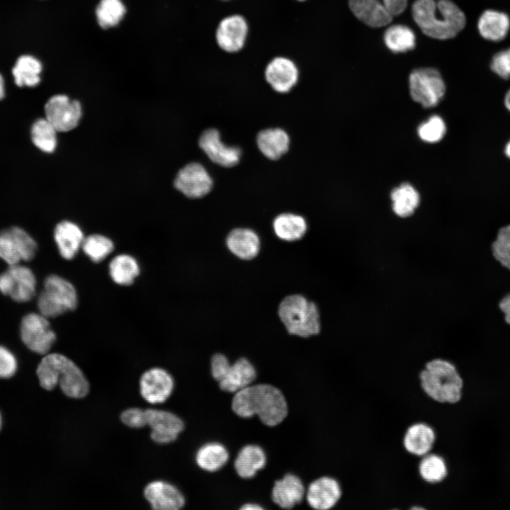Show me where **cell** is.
<instances>
[{"instance_id":"ac0fdd59","label":"cell","mask_w":510,"mask_h":510,"mask_svg":"<svg viewBox=\"0 0 510 510\" xmlns=\"http://www.w3.org/2000/svg\"><path fill=\"white\" fill-rule=\"evenodd\" d=\"M343 494L339 481L333 476L323 475L314 480L306 491L310 507L316 510H329L339 504Z\"/></svg>"},{"instance_id":"7c38bea8","label":"cell","mask_w":510,"mask_h":510,"mask_svg":"<svg viewBox=\"0 0 510 510\" xmlns=\"http://www.w3.org/2000/svg\"><path fill=\"white\" fill-rule=\"evenodd\" d=\"M36 278L27 266L11 265L0 274V292L18 302L30 301L35 294Z\"/></svg>"},{"instance_id":"816d5d0a","label":"cell","mask_w":510,"mask_h":510,"mask_svg":"<svg viewBox=\"0 0 510 510\" xmlns=\"http://www.w3.org/2000/svg\"><path fill=\"white\" fill-rule=\"evenodd\" d=\"M222 1H228V0H222Z\"/></svg>"},{"instance_id":"83f0119b","label":"cell","mask_w":510,"mask_h":510,"mask_svg":"<svg viewBox=\"0 0 510 510\" xmlns=\"http://www.w3.org/2000/svg\"><path fill=\"white\" fill-rule=\"evenodd\" d=\"M272 225L276 237L285 242L298 241L307 230L306 220L300 215L291 212L278 215L273 219Z\"/></svg>"},{"instance_id":"c3c4849f","label":"cell","mask_w":510,"mask_h":510,"mask_svg":"<svg viewBox=\"0 0 510 510\" xmlns=\"http://www.w3.org/2000/svg\"><path fill=\"white\" fill-rule=\"evenodd\" d=\"M504 153L507 158L510 159V139L507 141L504 146Z\"/></svg>"},{"instance_id":"603a6c76","label":"cell","mask_w":510,"mask_h":510,"mask_svg":"<svg viewBox=\"0 0 510 510\" xmlns=\"http://www.w3.org/2000/svg\"><path fill=\"white\" fill-rule=\"evenodd\" d=\"M226 245L233 255L246 261L254 259L261 249L259 235L253 230L246 227L232 230L226 237Z\"/></svg>"},{"instance_id":"4316f807","label":"cell","mask_w":510,"mask_h":510,"mask_svg":"<svg viewBox=\"0 0 510 510\" xmlns=\"http://www.w3.org/2000/svg\"><path fill=\"white\" fill-rule=\"evenodd\" d=\"M510 29V18L502 11L488 9L477 21V30L485 40L498 42L506 38Z\"/></svg>"},{"instance_id":"8fae6325","label":"cell","mask_w":510,"mask_h":510,"mask_svg":"<svg viewBox=\"0 0 510 510\" xmlns=\"http://www.w3.org/2000/svg\"><path fill=\"white\" fill-rule=\"evenodd\" d=\"M38 250L33 238L24 230L12 227L0 232V258L9 266L32 260Z\"/></svg>"},{"instance_id":"4dcf8cb0","label":"cell","mask_w":510,"mask_h":510,"mask_svg":"<svg viewBox=\"0 0 510 510\" xmlns=\"http://www.w3.org/2000/svg\"><path fill=\"white\" fill-rule=\"evenodd\" d=\"M385 46L394 53H404L412 50L416 45V36L408 26L395 24L389 26L384 33Z\"/></svg>"},{"instance_id":"f6af8a7d","label":"cell","mask_w":510,"mask_h":510,"mask_svg":"<svg viewBox=\"0 0 510 510\" xmlns=\"http://www.w3.org/2000/svg\"><path fill=\"white\" fill-rule=\"evenodd\" d=\"M263 509L260 505L252 503L246 504L241 507L242 510H260Z\"/></svg>"},{"instance_id":"4fadbf2b","label":"cell","mask_w":510,"mask_h":510,"mask_svg":"<svg viewBox=\"0 0 510 510\" xmlns=\"http://www.w3.org/2000/svg\"><path fill=\"white\" fill-rule=\"evenodd\" d=\"M249 33L246 18L242 14L233 13L220 20L215 32V38L220 50L233 54L244 47Z\"/></svg>"},{"instance_id":"ab89813d","label":"cell","mask_w":510,"mask_h":510,"mask_svg":"<svg viewBox=\"0 0 510 510\" xmlns=\"http://www.w3.org/2000/svg\"><path fill=\"white\" fill-rule=\"evenodd\" d=\"M492 252L495 259L510 270V224L499 230L492 244Z\"/></svg>"},{"instance_id":"d590c367","label":"cell","mask_w":510,"mask_h":510,"mask_svg":"<svg viewBox=\"0 0 510 510\" xmlns=\"http://www.w3.org/2000/svg\"><path fill=\"white\" fill-rule=\"evenodd\" d=\"M57 132L55 128L45 118H38L31 127V140L41 151L52 153L57 147Z\"/></svg>"},{"instance_id":"d4e9b609","label":"cell","mask_w":510,"mask_h":510,"mask_svg":"<svg viewBox=\"0 0 510 510\" xmlns=\"http://www.w3.org/2000/svg\"><path fill=\"white\" fill-rule=\"evenodd\" d=\"M305 494L301 480L288 473L276 481L272 489V499L283 509H291L300 503Z\"/></svg>"},{"instance_id":"6da1fadb","label":"cell","mask_w":510,"mask_h":510,"mask_svg":"<svg viewBox=\"0 0 510 510\" xmlns=\"http://www.w3.org/2000/svg\"><path fill=\"white\" fill-rule=\"evenodd\" d=\"M232 408L242 418L257 415L269 426L279 424L288 414L287 402L283 393L268 384L250 385L236 392Z\"/></svg>"},{"instance_id":"5b68a950","label":"cell","mask_w":510,"mask_h":510,"mask_svg":"<svg viewBox=\"0 0 510 510\" xmlns=\"http://www.w3.org/2000/svg\"><path fill=\"white\" fill-rule=\"evenodd\" d=\"M278 314L290 334L308 338L321 332L319 308L302 295L285 296L278 305Z\"/></svg>"},{"instance_id":"2e32d148","label":"cell","mask_w":510,"mask_h":510,"mask_svg":"<svg viewBox=\"0 0 510 510\" xmlns=\"http://www.w3.org/2000/svg\"><path fill=\"white\" fill-rule=\"evenodd\" d=\"M264 76L266 82L274 92L287 94L298 84L300 70L293 60L278 55L267 63Z\"/></svg>"},{"instance_id":"681fc988","label":"cell","mask_w":510,"mask_h":510,"mask_svg":"<svg viewBox=\"0 0 510 510\" xmlns=\"http://www.w3.org/2000/svg\"><path fill=\"white\" fill-rule=\"evenodd\" d=\"M1 426H2V417H1V414L0 413V430L1 429Z\"/></svg>"},{"instance_id":"44dd1931","label":"cell","mask_w":510,"mask_h":510,"mask_svg":"<svg viewBox=\"0 0 510 510\" xmlns=\"http://www.w3.org/2000/svg\"><path fill=\"white\" fill-rule=\"evenodd\" d=\"M434 428L424 421L411 424L402 437V446L409 454L421 458L434 449L436 441Z\"/></svg>"},{"instance_id":"7402d4cb","label":"cell","mask_w":510,"mask_h":510,"mask_svg":"<svg viewBox=\"0 0 510 510\" xmlns=\"http://www.w3.org/2000/svg\"><path fill=\"white\" fill-rule=\"evenodd\" d=\"M144 496L155 510H178L185 504L182 493L175 486L164 481L149 482L144 489Z\"/></svg>"},{"instance_id":"74e56055","label":"cell","mask_w":510,"mask_h":510,"mask_svg":"<svg viewBox=\"0 0 510 510\" xmlns=\"http://www.w3.org/2000/svg\"><path fill=\"white\" fill-rule=\"evenodd\" d=\"M81 249L85 254L94 262L105 259L114 249L113 242L101 234H91L84 237Z\"/></svg>"},{"instance_id":"f1b7e54d","label":"cell","mask_w":510,"mask_h":510,"mask_svg":"<svg viewBox=\"0 0 510 510\" xmlns=\"http://www.w3.org/2000/svg\"><path fill=\"white\" fill-rule=\"evenodd\" d=\"M266 456L264 450L256 445L244 446L234 460V469L242 478H251L266 465Z\"/></svg>"},{"instance_id":"5bb4252c","label":"cell","mask_w":510,"mask_h":510,"mask_svg":"<svg viewBox=\"0 0 510 510\" xmlns=\"http://www.w3.org/2000/svg\"><path fill=\"white\" fill-rule=\"evenodd\" d=\"M213 180L203 165L191 162L177 173L174 187L186 197L198 199L208 195L212 190Z\"/></svg>"},{"instance_id":"e575fe53","label":"cell","mask_w":510,"mask_h":510,"mask_svg":"<svg viewBox=\"0 0 510 510\" xmlns=\"http://www.w3.org/2000/svg\"><path fill=\"white\" fill-rule=\"evenodd\" d=\"M140 273L137 261L128 254L115 256L109 264V274L112 280L121 285H130Z\"/></svg>"},{"instance_id":"484cf974","label":"cell","mask_w":510,"mask_h":510,"mask_svg":"<svg viewBox=\"0 0 510 510\" xmlns=\"http://www.w3.org/2000/svg\"><path fill=\"white\" fill-rule=\"evenodd\" d=\"M54 239L62 257L72 259L81 248L84 237L75 223L64 220L59 222L54 230Z\"/></svg>"},{"instance_id":"52a82bcc","label":"cell","mask_w":510,"mask_h":510,"mask_svg":"<svg viewBox=\"0 0 510 510\" xmlns=\"http://www.w3.org/2000/svg\"><path fill=\"white\" fill-rule=\"evenodd\" d=\"M211 373L220 389L236 392L250 385L256 378V370L246 358L242 357L231 364L222 353L214 354L210 360Z\"/></svg>"},{"instance_id":"ee69618b","label":"cell","mask_w":510,"mask_h":510,"mask_svg":"<svg viewBox=\"0 0 510 510\" xmlns=\"http://www.w3.org/2000/svg\"><path fill=\"white\" fill-rule=\"evenodd\" d=\"M499 307L505 315L506 322L510 324V294L501 300Z\"/></svg>"},{"instance_id":"836d02e7","label":"cell","mask_w":510,"mask_h":510,"mask_svg":"<svg viewBox=\"0 0 510 510\" xmlns=\"http://www.w3.org/2000/svg\"><path fill=\"white\" fill-rule=\"evenodd\" d=\"M40 62L30 55L21 56L12 69L14 81L18 86H35L40 81Z\"/></svg>"},{"instance_id":"d6986e66","label":"cell","mask_w":510,"mask_h":510,"mask_svg":"<svg viewBox=\"0 0 510 510\" xmlns=\"http://www.w3.org/2000/svg\"><path fill=\"white\" fill-rule=\"evenodd\" d=\"M147 425L151 429L150 437L156 443L164 444L174 441L183 430L184 424L175 414L154 409H145Z\"/></svg>"},{"instance_id":"277c9868","label":"cell","mask_w":510,"mask_h":510,"mask_svg":"<svg viewBox=\"0 0 510 510\" xmlns=\"http://www.w3.org/2000/svg\"><path fill=\"white\" fill-rule=\"evenodd\" d=\"M419 378L422 391L434 402L455 404L463 397V378L448 359L442 357L429 359L420 370Z\"/></svg>"},{"instance_id":"30bf717a","label":"cell","mask_w":510,"mask_h":510,"mask_svg":"<svg viewBox=\"0 0 510 510\" xmlns=\"http://www.w3.org/2000/svg\"><path fill=\"white\" fill-rule=\"evenodd\" d=\"M20 335L28 349L40 355L48 353L56 341L48 318L40 313H29L22 318Z\"/></svg>"},{"instance_id":"bcb514c9","label":"cell","mask_w":510,"mask_h":510,"mask_svg":"<svg viewBox=\"0 0 510 510\" xmlns=\"http://www.w3.org/2000/svg\"><path fill=\"white\" fill-rule=\"evenodd\" d=\"M504 104L507 110L510 112V88L504 94Z\"/></svg>"},{"instance_id":"7a4b0ae2","label":"cell","mask_w":510,"mask_h":510,"mask_svg":"<svg viewBox=\"0 0 510 510\" xmlns=\"http://www.w3.org/2000/svg\"><path fill=\"white\" fill-rule=\"evenodd\" d=\"M412 13L422 33L436 40L455 38L466 23L463 11L451 0H416Z\"/></svg>"},{"instance_id":"8992f818","label":"cell","mask_w":510,"mask_h":510,"mask_svg":"<svg viewBox=\"0 0 510 510\" xmlns=\"http://www.w3.org/2000/svg\"><path fill=\"white\" fill-rule=\"evenodd\" d=\"M38 308L40 314L47 318L60 316L75 310L78 297L74 285L57 275L47 276L43 290L38 298Z\"/></svg>"},{"instance_id":"9a60e30c","label":"cell","mask_w":510,"mask_h":510,"mask_svg":"<svg viewBox=\"0 0 510 510\" xmlns=\"http://www.w3.org/2000/svg\"><path fill=\"white\" fill-rule=\"evenodd\" d=\"M45 118L57 132H68L75 128L82 114L80 103L63 94L52 96L45 106Z\"/></svg>"},{"instance_id":"ffe728a7","label":"cell","mask_w":510,"mask_h":510,"mask_svg":"<svg viewBox=\"0 0 510 510\" xmlns=\"http://www.w3.org/2000/svg\"><path fill=\"white\" fill-rule=\"evenodd\" d=\"M174 387L172 376L161 368L149 369L140 380V394L150 404L164 402L171 395Z\"/></svg>"},{"instance_id":"1f68e13d","label":"cell","mask_w":510,"mask_h":510,"mask_svg":"<svg viewBox=\"0 0 510 510\" xmlns=\"http://www.w3.org/2000/svg\"><path fill=\"white\" fill-rule=\"evenodd\" d=\"M229 458L226 448L220 443H208L201 446L196 453V461L203 470L215 472L225 465Z\"/></svg>"},{"instance_id":"f35d334b","label":"cell","mask_w":510,"mask_h":510,"mask_svg":"<svg viewBox=\"0 0 510 510\" xmlns=\"http://www.w3.org/2000/svg\"><path fill=\"white\" fill-rule=\"evenodd\" d=\"M446 132L444 120L438 115H433L421 124L418 128L419 137L426 142H437L443 139Z\"/></svg>"},{"instance_id":"f907efd6","label":"cell","mask_w":510,"mask_h":510,"mask_svg":"<svg viewBox=\"0 0 510 510\" xmlns=\"http://www.w3.org/2000/svg\"><path fill=\"white\" fill-rule=\"evenodd\" d=\"M295 1H298V2H305V1H307V0H295Z\"/></svg>"},{"instance_id":"7dc6e473","label":"cell","mask_w":510,"mask_h":510,"mask_svg":"<svg viewBox=\"0 0 510 510\" xmlns=\"http://www.w3.org/2000/svg\"><path fill=\"white\" fill-rule=\"evenodd\" d=\"M5 95V89H4V78L2 77L1 74H0V100H1Z\"/></svg>"},{"instance_id":"7bdbcfd3","label":"cell","mask_w":510,"mask_h":510,"mask_svg":"<svg viewBox=\"0 0 510 510\" xmlns=\"http://www.w3.org/2000/svg\"><path fill=\"white\" fill-rule=\"evenodd\" d=\"M120 420L130 428L144 427L147 425L145 410L136 407L127 409L121 413Z\"/></svg>"},{"instance_id":"e0dca14e","label":"cell","mask_w":510,"mask_h":510,"mask_svg":"<svg viewBox=\"0 0 510 510\" xmlns=\"http://www.w3.org/2000/svg\"><path fill=\"white\" fill-rule=\"evenodd\" d=\"M198 145L212 163L221 167L232 168L240 161L242 149L237 146L224 143L220 131L216 128L205 130L199 137Z\"/></svg>"},{"instance_id":"d6a6232c","label":"cell","mask_w":510,"mask_h":510,"mask_svg":"<svg viewBox=\"0 0 510 510\" xmlns=\"http://www.w3.org/2000/svg\"><path fill=\"white\" fill-rule=\"evenodd\" d=\"M392 210L400 217L411 216L417 208L420 198L416 189L409 183H403L391 193Z\"/></svg>"},{"instance_id":"cb8c5ba5","label":"cell","mask_w":510,"mask_h":510,"mask_svg":"<svg viewBox=\"0 0 510 510\" xmlns=\"http://www.w3.org/2000/svg\"><path fill=\"white\" fill-rule=\"evenodd\" d=\"M256 143L260 152L268 159L276 161L290 149L288 133L280 128H269L260 130L256 136Z\"/></svg>"},{"instance_id":"ba28073f","label":"cell","mask_w":510,"mask_h":510,"mask_svg":"<svg viewBox=\"0 0 510 510\" xmlns=\"http://www.w3.org/2000/svg\"><path fill=\"white\" fill-rule=\"evenodd\" d=\"M353 14L372 28L389 25L393 18L404 11L407 0H348Z\"/></svg>"},{"instance_id":"8d00e7d4","label":"cell","mask_w":510,"mask_h":510,"mask_svg":"<svg viewBox=\"0 0 510 510\" xmlns=\"http://www.w3.org/2000/svg\"><path fill=\"white\" fill-rule=\"evenodd\" d=\"M121 0H101L96 10L99 26L108 28L119 23L125 13Z\"/></svg>"},{"instance_id":"60d3db41","label":"cell","mask_w":510,"mask_h":510,"mask_svg":"<svg viewBox=\"0 0 510 510\" xmlns=\"http://www.w3.org/2000/svg\"><path fill=\"white\" fill-rule=\"evenodd\" d=\"M490 69L502 79L510 78V48L499 51L492 57Z\"/></svg>"},{"instance_id":"9c48e42d","label":"cell","mask_w":510,"mask_h":510,"mask_svg":"<svg viewBox=\"0 0 510 510\" xmlns=\"http://www.w3.org/2000/svg\"><path fill=\"white\" fill-rule=\"evenodd\" d=\"M412 99L425 108L434 107L446 94V84L441 73L433 67L414 69L409 76Z\"/></svg>"},{"instance_id":"b9f144b4","label":"cell","mask_w":510,"mask_h":510,"mask_svg":"<svg viewBox=\"0 0 510 510\" xmlns=\"http://www.w3.org/2000/svg\"><path fill=\"white\" fill-rule=\"evenodd\" d=\"M18 368V363L13 353L4 346L0 345V378L13 377Z\"/></svg>"},{"instance_id":"f546056e","label":"cell","mask_w":510,"mask_h":510,"mask_svg":"<svg viewBox=\"0 0 510 510\" xmlns=\"http://www.w3.org/2000/svg\"><path fill=\"white\" fill-rule=\"evenodd\" d=\"M417 470L421 479L430 484H436L443 482L449 474L448 465L446 458L434 451L419 458Z\"/></svg>"},{"instance_id":"3957f363","label":"cell","mask_w":510,"mask_h":510,"mask_svg":"<svg viewBox=\"0 0 510 510\" xmlns=\"http://www.w3.org/2000/svg\"><path fill=\"white\" fill-rule=\"evenodd\" d=\"M36 375L46 390L59 385L67 397L80 399L89 392V383L81 370L68 357L57 353H47L40 361Z\"/></svg>"}]
</instances>
